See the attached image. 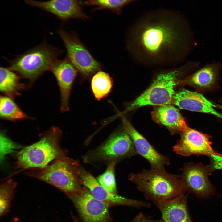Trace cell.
Instances as JSON below:
<instances>
[{
	"instance_id": "1",
	"label": "cell",
	"mask_w": 222,
	"mask_h": 222,
	"mask_svg": "<svg viewBox=\"0 0 222 222\" xmlns=\"http://www.w3.org/2000/svg\"><path fill=\"white\" fill-rule=\"evenodd\" d=\"M191 30L179 15L168 11L147 14L130 28L127 48L138 63L150 67H175L189 53Z\"/></svg>"
},
{
	"instance_id": "2",
	"label": "cell",
	"mask_w": 222,
	"mask_h": 222,
	"mask_svg": "<svg viewBox=\"0 0 222 222\" xmlns=\"http://www.w3.org/2000/svg\"><path fill=\"white\" fill-rule=\"evenodd\" d=\"M199 64L197 61H189L159 73L148 88L127 107L124 113L147 105H170L173 103L175 88L180 80L198 69Z\"/></svg>"
},
{
	"instance_id": "3",
	"label": "cell",
	"mask_w": 222,
	"mask_h": 222,
	"mask_svg": "<svg viewBox=\"0 0 222 222\" xmlns=\"http://www.w3.org/2000/svg\"><path fill=\"white\" fill-rule=\"evenodd\" d=\"M129 179L145 198L155 204L174 199L186 192L179 175L151 168L131 173Z\"/></svg>"
},
{
	"instance_id": "4",
	"label": "cell",
	"mask_w": 222,
	"mask_h": 222,
	"mask_svg": "<svg viewBox=\"0 0 222 222\" xmlns=\"http://www.w3.org/2000/svg\"><path fill=\"white\" fill-rule=\"evenodd\" d=\"M62 134L60 128L53 127L42 134L38 141L22 148L16 155V168L22 170L42 168L66 156L67 150L60 145Z\"/></svg>"
},
{
	"instance_id": "5",
	"label": "cell",
	"mask_w": 222,
	"mask_h": 222,
	"mask_svg": "<svg viewBox=\"0 0 222 222\" xmlns=\"http://www.w3.org/2000/svg\"><path fill=\"white\" fill-rule=\"evenodd\" d=\"M81 166L77 161L66 156L45 167L30 169L26 174L56 187L68 196L82 190L80 176Z\"/></svg>"
},
{
	"instance_id": "6",
	"label": "cell",
	"mask_w": 222,
	"mask_h": 222,
	"mask_svg": "<svg viewBox=\"0 0 222 222\" xmlns=\"http://www.w3.org/2000/svg\"><path fill=\"white\" fill-rule=\"evenodd\" d=\"M62 50L43 42L9 60L10 67L31 83L50 71Z\"/></svg>"
},
{
	"instance_id": "7",
	"label": "cell",
	"mask_w": 222,
	"mask_h": 222,
	"mask_svg": "<svg viewBox=\"0 0 222 222\" xmlns=\"http://www.w3.org/2000/svg\"><path fill=\"white\" fill-rule=\"evenodd\" d=\"M137 154L132 139L124 130L112 134L101 145L85 154L82 159L86 163L108 165Z\"/></svg>"
},
{
	"instance_id": "8",
	"label": "cell",
	"mask_w": 222,
	"mask_h": 222,
	"mask_svg": "<svg viewBox=\"0 0 222 222\" xmlns=\"http://www.w3.org/2000/svg\"><path fill=\"white\" fill-rule=\"evenodd\" d=\"M57 33L67 51V57L79 73L82 79H90L102 68L101 64L92 56L74 32L69 33L62 28Z\"/></svg>"
},
{
	"instance_id": "9",
	"label": "cell",
	"mask_w": 222,
	"mask_h": 222,
	"mask_svg": "<svg viewBox=\"0 0 222 222\" xmlns=\"http://www.w3.org/2000/svg\"><path fill=\"white\" fill-rule=\"evenodd\" d=\"M77 208L84 222H109L107 204L95 198L86 187L77 194L68 195Z\"/></svg>"
},
{
	"instance_id": "10",
	"label": "cell",
	"mask_w": 222,
	"mask_h": 222,
	"mask_svg": "<svg viewBox=\"0 0 222 222\" xmlns=\"http://www.w3.org/2000/svg\"><path fill=\"white\" fill-rule=\"evenodd\" d=\"M181 171L180 178L186 191H189L202 197L209 196L214 192L208 176L210 171L209 166L199 163H185Z\"/></svg>"
},
{
	"instance_id": "11",
	"label": "cell",
	"mask_w": 222,
	"mask_h": 222,
	"mask_svg": "<svg viewBox=\"0 0 222 222\" xmlns=\"http://www.w3.org/2000/svg\"><path fill=\"white\" fill-rule=\"evenodd\" d=\"M80 176L82 185L88 188L93 196L109 206L120 205L141 208H148L151 206V204L147 202L130 199L117 194L109 192L98 183L96 178L90 173L82 166Z\"/></svg>"
},
{
	"instance_id": "12",
	"label": "cell",
	"mask_w": 222,
	"mask_h": 222,
	"mask_svg": "<svg viewBox=\"0 0 222 222\" xmlns=\"http://www.w3.org/2000/svg\"><path fill=\"white\" fill-rule=\"evenodd\" d=\"M180 133V138L173 147L176 154L183 156L192 155H221L212 149L210 138L206 134L188 127Z\"/></svg>"
},
{
	"instance_id": "13",
	"label": "cell",
	"mask_w": 222,
	"mask_h": 222,
	"mask_svg": "<svg viewBox=\"0 0 222 222\" xmlns=\"http://www.w3.org/2000/svg\"><path fill=\"white\" fill-rule=\"evenodd\" d=\"M23 0L27 4L51 13L64 22L72 18L86 20L89 18L82 9L80 0Z\"/></svg>"
},
{
	"instance_id": "14",
	"label": "cell",
	"mask_w": 222,
	"mask_h": 222,
	"mask_svg": "<svg viewBox=\"0 0 222 222\" xmlns=\"http://www.w3.org/2000/svg\"><path fill=\"white\" fill-rule=\"evenodd\" d=\"M122 121L124 129L132 139L138 154L148 162L151 168L165 170V166L170 164L169 158L156 150L125 118L123 117Z\"/></svg>"
},
{
	"instance_id": "15",
	"label": "cell",
	"mask_w": 222,
	"mask_h": 222,
	"mask_svg": "<svg viewBox=\"0 0 222 222\" xmlns=\"http://www.w3.org/2000/svg\"><path fill=\"white\" fill-rule=\"evenodd\" d=\"M50 71L56 78L61 97L60 110L65 112L69 110L70 92L78 72L67 57L57 59L53 64Z\"/></svg>"
},
{
	"instance_id": "16",
	"label": "cell",
	"mask_w": 222,
	"mask_h": 222,
	"mask_svg": "<svg viewBox=\"0 0 222 222\" xmlns=\"http://www.w3.org/2000/svg\"><path fill=\"white\" fill-rule=\"evenodd\" d=\"M172 103L181 109L211 114L222 119V114L214 109L218 106L196 92L181 89L175 94Z\"/></svg>"
},
{
	"instance_id": "17",
	"label": "cell",
	"mask_w": 222,
	"mask_h": 222,
	"mask_svg": "<svg viewBox=\"0 0 222 222\" xmlns=\"http://www.w3.org/2000/svg\"><path fill=\"white\" fill-rule=\"evenodd\" d=\"M222 70V64L214 61L206 64L181 80L179 84L189 85L200 89L211 88L217 82Z\"/></svg>"
},
{
	"instance_id": "18",
	"label": "cell",
	"mask_w": 222,
	"mask_h": 222,
	"mask_svg": "<svg viewBox=\"0 0 222 222\" xmlns=\"http://www.w3.org/2000/svg\"><path fill=\"white\" fill-rule=\"evenodd\" d=\"M164 222H192L185 194L171 200L155 204Z\"/></svg>"
},
{
	"instance_id": "19",
	"label": "cell",
	"mask_w": 222,
	"mask_h": 222,
	"mask_svg": "<svg viewBox=\"0 0 222 222\" xmlns=\"http://www.w3.org/2000/svg\"><path fill=\"white\" fill-rule=\"evenodd\" d=\"M151 116L155 122L165 126L173 134L180 133L188 127L179 110L171 105L158 106Z\"/></svg>"
},
{
	"instance_id": "20",
	"label": "cell",
	"mask_w": 222,
	"mask_h": 222,
	"mask_svg": "<svg viewBox=\"0 0 222 222\" xmlns=\"http://www.w3.org/2000/svg\"><path fill=\"white\" fill-rule=\"evenodd\" d=\"M21 76L10 67L0 68V90L7 96L13 98L20 95L25 85L21 81Z\"/></svg>"
},
{
	"instance_id": "21",
	"label": "cell",
	"mask_w": 222,
	"mask_h": 222,
	"mask_svg": "<svg viewBox=\"0 0 222 222\" xmlns=\"http://www.w3.org/2000/svg\"><path fill=\"white\" fill-rule=\"evenodd\" d=\"M113 84V80L108 73L99 70L92 76L91 88L96 99L100 100L110 92Z\"/></svg>"
},
{
	"instance_id": "22",
	"label": "cell",
	"mask_w": 222,
	"mask_h": 222,
	"mask_svg": "<svg viewBox=\"0 0 222 222\" xmlns=\"http://www.w3.org/2000/svg\"><path fill=\"white\" fill-rule=\"evenodd\" d=\"M0 116L2 119L12 121L29 118L13 98L8 96L0 97Z\"/></svg>"
},
{
	"instance_id": "23",
	"label": "cell",
	"mask_w": 222,
	"mask_h": 222,
	"mask_svg": "<svg viewBox=\"0 0 222 222\" xmlns=\"http://www.w3.org/2000/svg\"><path fill=\"white\" fill-rule=\"evenodd\" d=\"M135 0H82L83 5L92 7L93 11L107 9L117 14L122 12L123 7Z\"/></svg>"
},
{
	"instance_id": "24",
	"label": "cell",
	"mask_w": 222,
	"mask_h": 222,
	"mask_svg": "<svg viewBox=\"0 0 222 222\" xmlns=\"http://www.w3.org/2000/svg\"><path fill=\"white\" fill-rule=\"evenodd\" d=\"M16 183L10 179L0 185V215L3 216L8 210L12 200Z\"/></svg>"
},
{
	"instance_id": "25",
	"label": "cell",
	"mask_w": 222,
	"mask_h": 222,
	"mask_svg": "<svg viewBox=\"0 0 222 222\" xmlns=\"http://www.w3.org/2000/svg\"><path fill=\"white\" fill-rule=\"evenodd\" d=\"M116 164L115 162L109 164L105 171L96 178L102 187L109 192L114 194H117L115 174Z\"/></svg>"
},
{
	"instance_id": "26",
	"label": "cell",
	"mask_w": 222,
	"mask_h": 222,
	"mask_svg": "<svg viewBox=\"0 0 222 222\" xmlns=\"http://www.w3.org/2000/svg\"><path fill=\"white\" fill-rule=\"evenodd\" d=\"M0 160L1 163L6 157L21 146L9 138L3 132L0 134Z\"/></svg>"
},
{
	"instance_id": "27",
	"label": "cell",
	"mask_w": 222,
	"mask_h": 222,
	"mask_svg": "<svg viewBox=\"0 0 222 222\" xmlns=\"http://www.w3.org/2000/svg\"><path fill=\"white\" fill-rule=\"evenodd\" d=\"M211 163L209 166L210 171L222 169V155L212 154L210 156Z\"/></svg>"
},
{
	"instance_id": "28",
	"label": "cell",
	"mask_w": 222,
	"mask_h": 222,
	"mask_svg": "<svg viewBox=\"0 0 222 222\" xmlns=\"http://www.w3.org/2000/svg\"><path fill=\"white\" fill-rule=\"evenodd\" d=\"M130 222H164L161 219L160 220H153L142 213H140Z\"/></svg>"
},
{
	"instance_id": "29",
	"label": "cell",
	"mask_w": 222,
	"mask_h": 222,
	"mask_svg": "<svg viewBox=\"0 0 222 222\" xmlns=\"http://www.w3.org/2000/svg\"><path fill=\"white\" fill-rule=\"evenodd\" d=\"M219 107H220L221 109H222V106H219Z\"/></svg>"
}]
</instances>
